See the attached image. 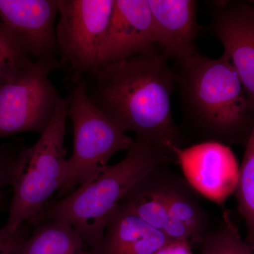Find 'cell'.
I'll return each mask as SVG.
<instances>
[{"label":"cell","mask_w":254,"mask_h":254,"mask_svg":"<svg viewBox=\"0 0 254 254\" xmlns=\"http://www.w3.org/2000/svg\"><path fill=\"white\" fill-rule=\"evenodd\" d=\"M166 59L158 51L138 55L97 66L83 78L92 103L120 129L174 158L173 148H183L185 138L173 120L176 76Z\"/></svg>","instance_id":"1"},{"label":"cell","mask_w":254,"mask_h":254,"mask_svg":"<svg viewBox=\"0 0 254 254\" xmlns=\"http://www.w3.org/2000/svg\"><path fill=\"white\" fill-rule=\"evenodd\" d=\"M175 71L185 123L200 142L245 146L254 126V103L225 54H196Z\"/></svg>","instance_id":"2"},{"label":"cell","mask_w":254,"mask_h":254,"mask_svg":"<svg viewBox=\"0 0 254 254\" xmlns=\"http://www.w3.org/2000/svg\"><path fill=\"white\" fill-rule=\"evenodd\" d=\"M175 162L163 150L136 138L120 163L107 165L72 193L50 201L28 224L65 222L78 232L90 250H94L103 239L107 222L128 190L152 170Z\"/></svg>","instance_id":"3"},{"label":"cell","mask_w":254,"mask_h":254,"mask_svg":"<svg viewBox=\"0 0 254 254\" xmlns=\"http://www.w3.org/2000/svg\"><path fill=\"white\" fill-rule=\"evenodd\" d=\"M71 95L58 101L53 118L31 146L21 145L11 186L13 197L1 230L12 235L29 223L61 190L67 176L65 131Z\"/></svg>","instance_id":"4"},{"label":"cell","mask_w":254,"mask_h":254,"mask_svg":"<svg viewBox=\"0 0 254 254\" xmlns=\"http://www.w3.org/2000/svg\"><path fill=\"white\" fill-rule=\"evenodd\" d=\"M69 94L68 117L72 123L73 148L67 160L66 182L57 199L89 181L108 165L114 155L128 151L134 143L92 103L83 76L72 82Z\"/></svg>","instance_id":"5"},{"label":"cell","mask_w":254,"mask_h":254,"mask_svg":"<svg viewBox=\"0 0 254 254\" xmlns=\"http://www.w3.org/2000/svg\"><path fill=\"white\" fill-rule=\"evenodd\" d=\"M61 66L36 60L0 86V138L46 130L60 99L49 74Z\"/></svg>","instance_id":"6"},{"label":"cell","mask_w":254,"mask_h":254,"mask_svg":"<svg viewBox=\"0 0 254 254\" xmlns=\"http://www.w3.org/2000/svg\"><path fill=\"white\" fill-rule=\"evenodd\" d=\"M56 36L62 64L71 81L98 66L100 45L109 25L115 0H58Z\"/></svg>","instance_id":"7"},{"label":"cell","mask_w":254,"mask_h":254,"mask_svg":"<svg viewBox=\"0 0 254 254\" xmlns=\"http://www.w3.org/2000/svg\"><path fill=\"white\" fill-rule=\"evenodd\" d=\"M187 182L198 194L223 206L235 193L240 166L229 145L215 141L200 142L173 149Z\"/></svg>","instance_id":"8"},{"label":"cell","mask_w":254,"mask_h":254,"mask_svg":"<svg viewBox=\"0 0 254 254\" xmlns=\"http://www.w3.org/2000/svg\"><path fill=\"white\" fill-rule=\"evenodd\" d=\"M156 47L148 0H115L97 66L153 54Z\"/></svg>","instance_id":"9"},{"label":"cell","mask_w":254,"mask_h":254,"mask_svg":"<svg viewBox=\"0 0 254 254\" xmlns=\"http://www.w3.org/2000/svg\"><path fill=\"white\" fill-rule=\"evenodd\" d=\"M210 28L254 103V5L215 2Z\"/></svg>","instance_id":"10"},{"label":"cell","mask_w":254,"mask_h":254,"mask_svg":"<svg viewBox=\"0 0 254 254\" xmlns=\"http://www.w3.org/2000/svg\"><path fill=\"white\" fill-rule=\"evenodd\" d=\"M58 14V0H0V21L18 37L34 61L61 62L55 26Z\"/></svg>","instance_id":"11"},{"label":"cell","mask_w":254,"mask_h":254,"mask_svg":"<svg viewBox=\"0 0 254 254\" xmlns=\"http://www.w3.org/2000/svg\"><path fill=\"white\" fill-rule=\"evenodd\" d=\"M157 46L166 58L181 61L198 53L197 1L148 0Z\"/></svg>","instance_id":"12"},{"label":"cell","mask_w":254,"mask_h":254,"mask_svg":"<svg viewBox=\"0 0 254 254\" xmlns=\"http://www.w3.org/2000/svg\"><path fill=\"white\" fill-rule=\"evenodd\" d=\"M154 172L170 217L190 234L193 247L201 245L210 231L208 217L200 203V195L168 165H160Z\"/></svg>","instance_id":"13"},{"label":"cell","mask_w":254,"mask_h":254,"mask_svg":"<svg viewBox=\"0 0 254 254\" xmlns=\"http://www.w3.org/2000/svg\"><path fill=\"white\" fill-rule=\"evenodd\" d=\"M168 241L119 204L107 222L100 245L89 254H154Z\"/></svg>","instance_id":"14"},{"label":"cell","mask_w":254,"mask_h":254,"mask_svg":"<svg viewBox=\"0 0 254 254\" xmlns=\"http://www.w3.org/2000/svg\"><path fill=\"white\" fill-rule=\"evenodd\" d=\"M154 170L132 187L120 205L169 240L187 241L191 245L190 234L170 217Z\"/></svg>","instance_id":"15"},{"label":"cell","mask_w":254,"mask_h":254,"mask_svg":"<svg viewBox=\"0 0 254 254\" xmlns=\"http://www.w3.org/2000/svg\"><path fill=\"white\" fill-rule=\"evenodd\" d=\"M34 227L18 254H89L84 240L68 224L50 220Z\"/></svg>","instance_id":"16"},{"label":"cell","mask_w":254,"mask_h":254,"mask_svg":"<svg viewBox=\"0 0 254 254\" xmlns=\"http://www.w3.org/2000/svg\"><path fill=\"white\" fill-rule=\"evenodd\" d=\"M237 208L247 228L245 241L254 250V126L240 167L235 193Z\"/></svg>","instance_id":"17"},{"label":"cell","mask_w":254,"mask_h":254,"mask_svg":"<svg viewBox=\"0 0 254 254\" xmlns=\"http://www.w3.org/2000/svg\"><path fill=\"white\" fill-rule=\"evenodd\" d=\"M200 254H254V250L241 236L230 210H225L218 228L205 235Z\"/></svg>","instance_id":"18"},{"label":"cell","mask_w":254,"mask_h":254,"mask_svg":"<svg viewBox=\"0 0 254 254\" xmlns=\"http://www.w3.org/2000/svg\"><path fill=\"white\" fill-rule=\"evenodd\" d=\"M33 62L21 40L0 21V86Z\"/></svg>","instance_id":"19"},{"label":"cell","mask_w":254,"mask_h":254,"mask_svg":"<svg viewBox=\"0 0 254 254\" xmlns=\"http://www.w3.org/2000/svg\"><path fill=\"white\" fill-rule=\"evenodd\" d=\"M23 143H6L0 146V210L4 207L5 187L11 186L18 152Z\"/></svg>","instance_id":"20"},{"label":"cell","mask_w":254,"mask_h":254,"mask_svg":"<svg viewBox=\"0 0 254 254\" xmlns=\"http://www.w3.org/2000/svg\"><path fill=\"white\" fill-rule=\"evenodd\" d=\"M24 224L12 234L8 235L0 229V254H18L23 241L28 236V230Z\"/></svg>","instance_id":"21"},{"label":"cell","mask_w":254,"mask_h":254,"mask_svg":"<svg viewBox=\"0 0 254 254\" xmlns=\"http://www.w3.org/2000/svg\"><path fill=\"white\" fill-rule=\"evenodd\" d=\"M154 254H194L190 242L184 240H170Z\"/></svg>","instance_id":"22"},{"label":"cell","mask_w":254,"mask_h":254,"mask_svg":"<svg viewBox=\"0 0 254 254\" xmlns=\"http://www.w3.org/2000/svg\"><path fill=\"white\" fill-rule=\"evenodd\" d=\"M252 2H254V3H251V4H252L254 5V1H252Z\"/></svg>","instance_id":"23"}]
</instances>
